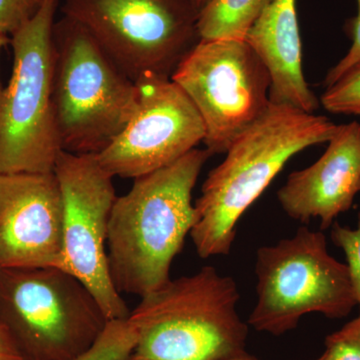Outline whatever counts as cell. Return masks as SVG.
Listing matches in <instances>:
<instances>
[{
    "label": "cell",
    "mask_w": 360,
    "mask_h": 360,
    "mask_svg": "<svg viewBox=\"0 0 360 360\" xmlns=\"http://www.w3.org/2000/svg\"><path fill=\"white\" fill-rule=\"evenodd\" d=\"M338 127L326 116L270 103L203 182L189 234L200 257L229 255L246 210L292 156L328 142Z\"/></svg>",
    "instance_id": "obj_1"
},
{
    "label": "cell",
    "mask_w": 360,
    "mask_h": 360,
    "mask_svg": "<svg viewBox=\"0 0 360 360\" xmlns=\"http://www.w3.org/2000/svg\"><path fill=\"white\" fill-rule=\"evenodd\" d=\"M212 156L194 148L137 177L116 198L108 226V266L118 292L143 296L170 281V267L196 221L193 191Z\"/></svg>",
    "instance_id": "obj_2"
},
{
    "label": "cell",
    "mask_w": 360,
    "mask_h": 360,
    "mask_svg": "<svg viewBox=\"0 0 360 360\" xmlns=\"http://www.w3.org/2000/svg\"><path fill=\"white\" fill-rule=\"evenodd\" d=\"M238 285L214 267L170 279L141 296L129 321L134 354L146 360H226L245 354L248 326L238 315Z\"/></svg>",
    "instance_id": "obj_3"
},
{
    "label": "cell",
    "mask_w": 360,
    "mask_h": 360,
    "mask_svg": "<svg viewBox=\"0 0 360 360\" xmlns=\"http://www.w3.org/2000/svg\"><path fill=\"white\" fill-rule=\"evenodd\" d=\"M52 104L61 148L97 155L124 129L139 89L91 34L63 15L53 25Z\"/></svg>",
    "instance_id": "obj_4"
},
{
    "label": "cell",
    "mask_w": 360,
    "mask_h": 360,
    "mask_svg": "<svg viewBox=\"0 0 360 360\" xmlns=\"http://www.w3.org/2000/svg\"><path fill=\"white\" fill-rule=\"evenodd\" d=\"M108 319L89 288L58 267L0 269V323L26 360H75Z\"/></svg>",
    "instance_id": "obj_5"
},
{
    "label": "cell",
    "mask_w": 360,
    "mask_h": 360,
    "mask_svg": "<svg viewBox=\"0 0 360 360\" xmlns=\"http://www.w3.org/2000/svg\"><path fill=\"white\" fill-rule=\"evenodd\" d=\"M60 0H45L11 37L13 72L0 92V174L53 172L63 153L53 104V25Z\"/></svg>",
    "instance_id": "obj_6"
},
{
    "label": "cell",
    "mask_w": 360,
    "mask_h": 360,
    "mask_svg": "<svg viewBox=\"0 0 360 360\" xmlns=\"http://www.w3.org/2000/svg\"><path fill=\"white\" fill-rule=\"evenodd\" d=\"M257 302L248 326L283 335L309 314L342 319L355 305L347 264L328 250L323 232L302 226L292 238L257 252Z\"/></svg>",
    "instance_id": "obj_7"
},
{
    "label": "cell",
    "mask_w": 360,
    "mask_h": 360,
    "mask_svg": "<svg viewBox=\"0 0 360 360\" xmlns=\"http://www.w3.org/2000/svg\"><path fill=\"white\" fill-rule=\"evenodd\" d=\"M60 8L134 82L172 77L200 40V11L191 0H63Z\"/></svg>",
    "instance_id": "obj_8"
},
{
    "label": "cell",
    "mask_w": 360,
    "mask_h": 360,
    "mask_svg": "<svg viewBox=\"0 0 360 360\" xmlns=\"http://www.w3.org/2000/svg\"><path fill=\"white\" fill-rule=\"evenodd\" d=\"M200 113L205 149L225 153L270 104L269 71L245 39H200L172 75Z\"/></svg>",
    "instance_id": "obj_9"
},
{
    "label": "cell",
    "mask_w": 360,
    "mask_h": 360,
    "mask_svg": "<svg viewBox=\"0 0 360 360\" xmlns=\"http://www.w3.org/2000/svg\"><path fill=\"white\" fill-rule=\"evenodd\" d=\"M63 193V269L94 295L108 321L129 319L130 311L111 279L108 238L116 200L113 177L96 155H59L53 170Z\"/></svg>",
    "instance_id": "obj_10"
},
{
    "label": "cell",
    "mask_w": 360,
    "mask_h": 360,
    "mask_svg": "<svg viewBox=\"0 0 360 360\" xmlns=\"http://www.w3.org/2000/svg\"><path fill=\"white\" fill-rule=\"evenodd\" d=\"M136 108L124 129L96 155L111 176L137 179L196 148L205 139L200 113L170 77L139 78Z\"/></svg>",
    "instance_id": "obj_11"
},
{
    "label": "cell",
    "mask_w": 360,
    "mask_h": 360,
    "mask_svg": "<svg viewBox=\"0 0 360 360\" xmlns=\"http://www.w3.org/2000/svg\"><path fill=\"white\" fill-rule=\"evenodd\" d=\"M63 219L54 172L0 174V269H63Z\"/></svg>",
    "instance_id": "obj_12"
},
{
    "label": "cell",
    "mask_w": 360,
    "mask_h": 360,
    "mask_svg": "<svg viewBox=\"0 0 360 360\" xmlns=\"http://www.w3.org/2000/svg\"><path fill=\"white\" fill-rule=\"evenodd\" d=\"M326 153L314 165L292 172L277 193L291 219L307 224L319 219L328 229L347 212L360 193V124L338 125Z\"/></svg>",
    "instance_id": "obj_13"
},
{
    "label": "cell",
    "mask_w": 360,
    "mask_h": 360,
    "mask_svg": "<svg viewBox=\"0 0 360 360\" xmlns=\"http://www.w3.org/2000/svg\"><path fill=\"white\" fill-rule=\"evenodd\" d=\"M245 40L269 73L270 103L314 113L319 101L303 75L296 0H274Z\"/></svg>",
    "instance_id": "obj_14"
},
{
    "label": "cell",
    "mask_w": 360,
    "mask_h": 360,
    "mask_svg": "<svg viewBox=\"0 0 360 360\" xmlns=\"http://www.w3.org/2000/svg\"><path fill=\"white\" fill-rule=\"evenodd\" d=\"M274 0H210L200 11V39H245L246 33Z\"/></svg>",
    "instance_id": "obj_15"
},
{
    "label": "cell",
    "mask_w": 360,
    "mask_h": 360,
    "mask_svg": "<svg viewBox=\"0 0 360 360\" xmlns=\"http://www.w3.org/2000/svg\"><path fill=\"white\" fill-rule=\"evenodd\" d=\"M136 343V333L129 319H112L91 347L75 360H129Z\"/></svg>",
    "instance_id": "obj_16"
},
{
    "label": "cell",
    "mask_w": 360,
    "mask_h": 360,
    "mask_svg": "<svg viewBox=\"0 0 360 360\" xmlns=\"http://www.w3.org/2000/svg\"><path fill=\"white\" fill-rule=\"evenodd\" d=\"M321 103L331 113L360 115V63L326 87Z\"/></svg>",
    "instance_id": "obj_17"
},
{
    "label": "cell",
    "mask_w": 360,
    "mask_h": 360,
    "mask_svg": "<svg viewBox=\"0 0 360 360\" xmlns=\"http://www.w3.org/2000/svg\"><path fill=\"white\" fill-rule=\"evenodd\" d=\"M319 360H360V315L326 340Z\"/></svg>",
    "instance_id": "obj_18"
},
{
    "label": "cell",
    "mask_w": 360,
    "mask_h": 360,
    "mask_svg": "<svg viewBox=\"0 0 360 360\" xmlns=\"http://www.w3.org/2000/svg\"><path fill=\"white\" fill-rule=\"evenodd\" d=\"M331 238L345 253L355 300L360 305V215L356 229L333 224Z\"/></svg>",
    "instance_id": "obj_19"
},
{
    "label": "cell",
    "mask_w": 360,
    "mask_h": 360,
    "mask_svg": "<svg viewBox=\"0 0 360 360\" xmlns=\"http://www.w3.org/2000/svg\"><path fill=\"white\" fill-rule=\"evenodd\" d=\"M45 0H0V35L11 37L32 20Z\"/></svg>",
    "instance_id": "obj_20"
},
{
    "label": "cell",
    "mask_w": 360,
    "mask_h": 360,
    "mask_svg": "<svg viewBox=\"0 0 360 360\" xmlns=\"http://www.w3.org/2000/svg\"><path fill=\"white\" fill-rule=\"evenodd\" d=\"M357 4H359V13H357V16L352 25V46L347 53L328 71V75L324 79L326 89L335 84L348 70L360 63V0H357Z\"/></svg>",
    "instance_id": "obj_21"
},
{
    "label": "cell",
    "mask_w": 360,
    "mask_h": 360,
    "mask_svg": "<svg viewBox=\"0 0 360 360\" xmlns=\"http://www.w3.org/2000/svg\"><path fill=\"white\" fill-rule=\"evenodd\" d=\"M0 360H26L6 326L0 323Z\"/></svg>",
    "instance_id": "obj_22"
},
{
    "label": "cell",
    "mask_w": 360,
    "mask_h": 360,
    "mask_svg": "<svg viewBox=\"0 0 360 360\" xmlns=\"http://www.w3.org/2000/svg\"><path fill=\"white\" fill-rule=\"evenodd\" d=\"M226 360H258V359H255V357L250 356V355L248 354V352H245V354L238 355V356L231 357V359H229ZM315 360H319V359H317Z\"/></svg>",
    "instance_id": "obj_23"
},
{
    "label": "cell",
    "mask_w": 360,
    "mask_h": 360,
    "mask_svg": "<svg viewBox=\"0 0 360 360\" xmlns=\"http://www.w3.org/2000/svg\"><path fill=\"white\" fill-rule=\"evenodd\" d=\"M191 1H193L194 6L198 8V11H200L210 2V0H191Z\"/></svg>",
    "instance_id": "obj_24"
},
{
    "label": "cell",
    "mask_w": 360,
    "mask_h": 360,
    "mask_svg": "<svg viewBox=\"0 0 360 360\" xmlns=\"http://www.w3.org/2000/svg\"><path fill=\"white\" fill-rule=\"evenodd\" d=\"M11 44V37H4V35H0V49L6 44ZM2 89L4 87L1 86V84H0V92H1Z\"/></svg>",
    "instance_id": "obj_25"
},
{
    "label": "cell",
    "mask_w": 360,
    "mask_h": 360,
    "mask_svg": "<svg viewBox=\"0 0 360 360\" xmlns=\"http://www.w3.org/2000/svg\"><path fill=\"white\" fill-rule=\"evenodd\" d=\"M129 360H146V359H141V357L136 356V355H135L134 354L131 355V356H130V359Z\"/></svg>",
    "instance_id": "obj_26"
}]
</instances>
